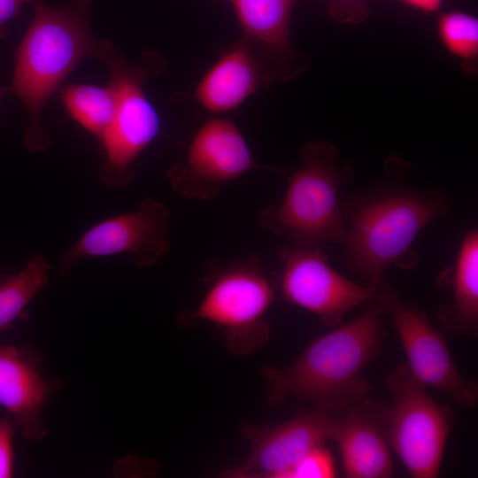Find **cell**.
<instances>
[{"label": "cell", "mask_w": 478, "mask_h": 478, "mask_svg": "<svg viewBox=\"0 0 478 478\" xmlns=\"http://www.w3.org/2000/svg\"><path fill=\"white\" fill-rule=\"evenodd\" d=\"M301 166L289 178L281 202L261 210L260 226L290 243L321 246L344 245V222L340 189L354 177L348 165L338 163L337 149L326 142L306 143Z\"/></svg>", "instance_id": "277c9868"}, {"label": "cell", "mask_w": 478, "mask_h": 478, "mask_svg": "<svg viewBox=\"0 0 478 478\" xmlns=\"http://www.w3.org/2000/svg\"><path fill=\"white\" fill-rule=\"evenodd\" d=\"M170 213L149 197L129 212L106 219L88 229L59 258V269L68 277L78 260L126 253L139 267L156 265L169 251Z\"/></svg>", "instance_id": "30bf717a"}, {"label": "cell", "mask_w": 478, "mask_h": 478, "mask_svg": "<svg viewBox=\"0 0 478 478\" xmlns=\"http://www.w3.org/2000/svg\"><path fill=\"white\" fill-rule=\"evenodd\" d=\"M451 297L437 312L438 320L451 333L478 334V231L468 230L459 247L453 267Z\"/></svg>", "instance_id": "e0dca14e"}, {"label": "cell", "mask_w": 478, "mask_h": 478, "mask_svg": "<svg viewBox=\"0 0 478 478\" xmlns=\"http://www.w3.org/2000/svg\"><path fill=\"white\" fill-rule=\"evenodd\" d=\"M277 257L282 298L315 314L327 326L341 325L349 312L374 300L367 286L355 283L328 265L320 246L289 243L278 248Z\"/></svg>", "instance_id": "9c48e42d"}, {"label": "cell", "mask_w": 478, "mask_h": 478, "mask_svg": "<svg viewBox=\"0 0 478 478\" xmlns=\"http://www.w3.org/2000/svg\"><path fill=\"white\" fill-rule=\"evenodd\" d=\"M376 402L370 398L339 415L332 437L350 478H388L394 475L389 446L375 417Z\"/></svg>", "instance_id": "5bb4252c"}, {"label": "cell", "mask_w": 478, "mask_h": 478, "mask_svg": "<svg viewBox=\"0 0 478 478\" xmlns=\"http://www.w3.org/2000/svg\"><path fill=\"white\" fill-rule=\"evenodd\" d=\"M269 82L260 61L240 41L205 73L194 96L209 112H227L237 108L261 85Z\"/></svg>", "instance_id": "9a60e30c"}, {"label": "cell", "mask_w": 478, "mask_h": 478, "mask_svg": "<svg viewBox=\"0 0 478 478\" xmlns=\"http://www.w3.org/2000/svg\"><path fill=\"white\" fill-rule=\"evenodd\" d=\"M336 476L335 459L325 446L316 448L299 459L283 478H332Z\"/></svg>", "instance_id": "44dd1931"}, {"label": "cell", "mask_w": 478, "mask_h": 478, "mask_svg": "<svg viewBox=\"0 0 478 478\" xmlns=\"http://www.w3.org/2000/svg\"><path fill=\"white\" fill-rule=\"evenodd\" d=\"M33 6L35 17L16 49L10 91L29 114L25 145L41 153L50 144L41 121L44 106L81 60L95 56L98 40L90 29V0H67L60 8L35 0Z\"/></svg>", "instance_id": "3957f363"}, {"label": "cell", "mask_w": 478, "mask_h": 478, "mask_svg": "<svg viewBox=\"0 0 478 478\" xmlns=\"http://www.w3.org/2000/svg\"><path fill=\"white\" fill-rule=\"evenodd\" d=\"M410 6L425 12H433L442 4L443 0H402Z\"/></svg>", "instance_id": "cb8c5ba5"}, {"label": "cell", "mask_w": 478, "mask_h": 478, "mask_svg": "<svg viewBox=\"0 0 478 478\" xmlns=\"http://www.w3.org/2000/svg\"><path fill=\"white\" fill-rule=\"evenodd\" d=\"M383 313L374 299L356 319L312 341L288 366H264L267 402L295 397L335 415L366 403L371 387L362 371L380 353Z\"/></svg>", "instance_id": "7a4b0ae2"}, {"label": "cell", "mask_w": 478, "mask_h": 478, "mask_svg": "<svg viewBox=\"0 0 478 478\" xmlns=\"http://www.w3.org/2000/svg\"><path fill=\"white\" fill-rule=\"evenodd\" d=\"M439 36L454 55L473 58L478 53V20L459 12L443 14L438 21Z\"/></svg>", "instance_id": "ffe728a7"}, {"label": "cell", "mask_w": 478, "mask_h": 478, "mask_svg": "<svg viewBox=\"0 0 478 478\" xmlns=\"http://www.w3.org/2000/svg\"><path fill=\"white\" fill-rule=\"evenodd\" d=\"M60 98L68 114L87 131L100 139L115 115L117 98L113 87L69 84Z\"/></svg>", "instance_id": "ac0fdd59"}, {"label": "cell", "mask_w": 478, "mask_h": 478, "mask_svg": "<svg viewBox=\"0 0 478 478\" xmlns=\"http://www.w3.org/2000/svg\"><path fill=\"white\" fill-rule=\"evenodd\" d=\"M95 58L108 66L117 98L113 120L99 139L104 161L98 176L107 186L122 189L134 180L133 163L159 131L158 115L143 85L162 67V59L147 53L141 65L130 66L106 40H98Z\"/></svg>", "instance_id": "5b68a950"}, {"label": "cell", "mask_w": 478, "mask_h": 478, "mask_svg": "<svg viewBox=\"0 0 478 478\" xmlns=\"http://www.w3.org/2000/svg\"><path fill=\"white\" fill-rule=\"evenodd\" d=\"M16 426L8 417L0 419V478H10L13 474V435Z\"/></svg>", "instance_id": "7402d4cb"}, {"label": "cell", "mask_w": 478, "mask_h": 478, "mask_svg": "<svg viewBox=\"0 0 478 478\" xmlns=\"http://www.w3.org/2000/svg\"><path fill=\"white\" fill-rule=\"evenodd\" d=\"M243 32V42L258 58L272 81L274 58L291 51L290 15L296 0H229Z\"/></svg>", "instance_id": "2e32d148"}, {"label": "cell", "mask_w": 478, "mask_h": 478, "mask_svg": "<svg viewBox=\"0 0 478 478\" xmlns=\"http://www.w3.org/2000/svg\"><path fill=\"white\" fill-rule=\"evenodd\" d=\"M385 385L391 402H376L375 417L389 448L412 477H438L453 424L451 407L430 397L406 363L387 377Z\"/></svg>", "instance_id": "8992f818"}, {"label": "cell", "mask_w": 478, "mask_h": 478, "mask_svg": "<svg viewBox=\"0 0 478 478\" xmlns=\"http://www.w3.org/2000/svg\"><path fill=\"white\" fill-rule=\"evenodd\" d=\"M258 165L235 124L224 118L209 120L193 137L187 155L171 166L167 179L181 197L212 200L230 181Z\"/></svg>", "instance_id": "8fae6325"}, {"label": "cell", "mask_w": 478, "mask_h": 478, "mask_svg": "<svg viewBox=\"0 0 478 478\" xmlns=\"http://www.w3.org/2000/svg\"><path fill=\"white\" fill-rule=\"evenodd\" d=\"M57 382L45 378L37 356L25 347H0V405L27 440H39L47 430L42 412Z\"/></svg>", "instance_id": "4fadbf2b"}, {"label": "cell", "mask_w": 478, "mask_h": 478, "mask_svg": "<svg viewBox=\"0 0 478 478\" xmlns=\"http://www.w3.org/2000/svg\"><path fill=\"white\" fill-rule=\"evenodd\" d=\"M374 299L395 326L407 366L427 387L447 393L458 405L473 408L478 404V384L459 371L449 350L445 334L415 305L403 300L388 282Z\"/></svg>", "instance_id": "ba28073f"}, {"label": "cell", "mask_w": 478, "mask_h": 478, "mask_svg": "<svg viewBox=\"0 0 478 478\" xmlns=\"http://www.w3.org/2000/svg\"><path fill=\"white\" fill-rule=\"evenodd\" d=\"M50 265L35 255L26 266L0 283V331L10 328L30 301L47 285Z\"/></svg>", "instance_id": "d6986e66"}, {"label": "cell", "mask_w": 478, "mask_h": 478, "mask_svg": "<svg viewBox=\"0 0 478 478\" xmlns=\"http://www.w3.org/2000/svg\"><path fill=\"white\" fill-rule=\"evenodd\" d=\"M35 0H0V40L7 36V26L17 18L26 4Z\"/></svg>", "instance_id": "603a6c76"}, {"label": "cell", "mask_w": 478, "mask_h": 478, "mask_svg": "<svg viewBox=\"0 0 478 478\" xmlns=\"http://www.w3.org/2000/svg\"><path fill=\"white\" fill-rule=\"evenodd\" d=\"M210 286L198 306L179 320H204L222 328L228 348L238 355L251 352L269 337L265 314L274 299L272 282L258 255L208 268Z\"/></svg>", "instance_id": "52a82bcc"}, {"label": "cell", "mask_w": 478, "mask_h": 478, "mask_svg": "<svg viewBox=\"0 0 478 478\" xmlns=\"http://www.w3.org/2000/svg\"><path fill=\"white\" fill-rule=\"evenodd\" d=\"M339 415L314 410L302 412L277 425H244L242 433L251 445L248 458L221 476L283 478L311 451L332 440Z\"/></svg>", "instance_id": "7c38bea8"}, {"label": "cell", "mask_w": 478, "mask_h": 478, "mask_svg": "<svg viewBox=\"0 0 478 478\" xmlns=\"http://www.w3.org/2000/svg\"><path fill=\"white\" fill-rule=\"evenodd\" d=\"M6 278V276L0 275V283Z\"/></svg>", "instance_id": "484cf974"}, {"label": "cell", "mask_w": 478, "mask_h": 478, "mask_svg": "<svg viewBox=\"0 0 478 478\" xmlns=\"http://www.w3.org/2000/svg\"><path fill=\"white\" fill-rule=\"evenodd\" d=\"M8 92H11L10 91V88H6V87H3V86H0V103L3 99V97L4 96V95Z\"/></svg>", "instance_id": "d4e9b609"}, {"label": "cell", "mask_w": 478, "mask_h": 478, "mask_svg": "<svg viewBox=\"0 0 478 478\" xmlns=\"http://www.w3.org/2000/svg\"><path fill=\"white\" fill-rule=\"evenodd\" d=\"M409 171L403 161L389 159L378 181L342 202L347 231L343 262L365 279L374 295L389 282L385 273L389 266L416 267L414 240L451 211L444 192L412 185Z\"/></svg>", "instance_id": "6da1fadb"}]
</instances>
